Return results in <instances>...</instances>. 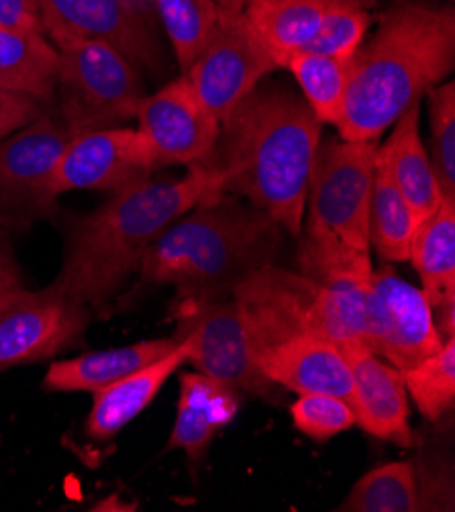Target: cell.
<instances>
[{
    "label": "cell",
    "instance_id": "21",
    "mask_svg": "<svg viewBox=\"0 0 455 512\" xmlns=\"http://www.w3.org/2000/svg\"><path fill=\"white\" fill-rule=\"evenodd\" d=\"M237 390L202 374L180 378V398L168 449H182L194 464L205 457L211 439L237 415Z\"/></svg>",
    "mask_w": 455,
    "mask_h": 512
},
{
    "label": "cell",
    "instance_id": "11",
    "mask_svg": "<svg viewBox=\"0 0 455 512\" xmlns=\"http://www.w3.org/2000/svg\"><path fill=\"white\" fill-rule=\"evenodd\" d=\"M135 119L156 168L192 166L215 147L221 121L182 74L151 96H143Z\"/></svg>",
    "mask_w": 455,
    "mask_h": 512
},
{
    "label": "cell",
    "instance_id": "12",
    "mask_svg": "<svg viewBox=\"0 0 455 512\" xmlns=\"http://www.w3.org/2000/svg\"><path fill=\"white\" fill-rule=\"evenodd\" d=\"M156 170L137 129L113 127L76 135L49 178L47 198L54 202L70 190H125L149 180Z\"/></svg>",
    "mask_w": 455,
    "mask_h": 512
},
{
    "label": "cell",
    "instance_id": "9",
    "mask_svg": "<svg viewBox=\"0 0 455 512\" xmlns=\"http://www.w3.org/2000/svg\"><path fill=\"white\" fill-rule=\"evenodd\" d=\"M439 333L425 292L404 280L392 264L372 272L368 294V349L400 372L437 353Z\"/></svg>",
    "mask_w": 455,
    "mask_h": 512
},
{
    "label": "cell",
    "instance_id": "13",
    "mask_svg": "<svg viewBox=\"0 0 455 512\" xmlns=\"http://www.w3.org/2000/svg\"><path fill=\"white\" fill-rule=\"evenodd\" d=\"M45 35L54 45L103 41L137 68H158V39L129 0H39Z\"/></svg>",
    "mask_w": 455,
    "mask_h": 512
},
{
    "label": "cell",
    "instance_id": "35",
    "mask_svg": "<svg viewBox=\"0 0 455 512\" xmlns=\"http://www.w3.org/2000/svg\"><path fill=\"white\" fill-rule=\"evenodd\" d=\"M23 290L19 272L11 260V255L7 253V249L0 243V311L3 306Z\"/></svg>",
    "mask_w": 455,
    "mask_h": 512
},
{
    "label": "cell",
    "instance_id": "1",
    "mask_svg": "<svg viewBox=\"0 0 455 512\" xmlns=\"http://www.w3.org/2000/svg\"><path fill=\"white\" fill-rule=\"evenodd\" d=\"M319 143L321 123L305 98L286 88H256L221 121L213 151L200 162L223 176L227 192L245 196L298 237Z\"/></svg>",
    "mask_w": 455,
    "mask_h": 512
},
{
    "label": "cell",
    "instance_id": "26",
    "mask_svg": "<svg viewBox=\"0 0 455 512\" xmlns=\"http://www.w3.org/2000/svg\"><path fill=\"white\" fill-rule=\"evenodd\" d=\"M345 512H415L421 510L419 472L409 462L374 468L351 488L341 502Z\"/></svg>",
    "mask_w": 455,
    "mask_h": 512
},
{
    "label": "cell",
    "instance_id": "16",
    "mask_svg": "<svg viewBox=\"0 0 455 512\" xmlns=\"http://www.w3.org/2000/svg\"><path fill=\"white\" fill-rule=\"evenodd\" d=\"M74 135L49 111L0 139V200L52 204L47 184Z\"/></svg>",
    "mask_w": 455,
    "mask_h": 512
},
{
    "label": "cell",
    "instance_id": "37",
    "mask_svg": "<svg viewBox=\"0 0 455 512\" xmlns=\"http://www.w3.org/2000/svg\"><path fill=\"white\" fill-rule=\"evenodd\" d=\"M449 3H451V0H449Z\"/></svg>",
    "mask_w": 455,
    "mask_h": 512
},
{
    "label": "cell",
    "instance_id": "30",
    "mask_svg": "<svg viewBox=\"0 0 455 512\" xmlns=\"http://www.w3.org/2000/svg\"><path fill=\"white\" fill-rule=\"evenodd\" d=\"M431 166L443 198L455 200V84L445 82L429 92Z\"/></svg>",
    "mask_w": 455,
    "mask_h": 512
},
{
    "label": "cell",
    "instance_id": "33",
    "mask_svg": "<svg viewBox=\"0 0 455 512\" xmlns=\"http://www.w3.org/2000/svg\"><path fill=\"white\" fill-rule=\"evenodd\" d=\"M45 111V102L37 98L0 90V139L15 133Z\"/></svg>",
    "mask_w": 455,
    "mask_h": 512
},
{
    "label": "cell",
    "instance_id": "14",
    "mask_svg": "<svg viewBox=\"0 0 455 512\" xmlns=\"http://www.w3.org/2000/svg\"><path fill=\"white\" fill-rule=\"evenodd\" d=\"M86 327V306L52 286L21 290L0 311V366L45 360L66 349Z\"/></svg>",
    "mask_w": 455,
    "mask_h": 512
},
{
    "label": "cell",
    "instance_id": "29",
    "mask_svg": "<svg viewBox=\"0 0 455 512\" xmlns=\"http://www.w3.org/2000/svg\"><path fill=\"white\" fill-rule=\"evenodd\" d=\"M402 378L419 413L429 421L441 419L455 400V337L427 360L402 372Z\"/></svg>",
    "mask_w": 455,
    "mask_h": 512
},
{
    "label": "cell",
    "instance_id": "34",
    "mask_svg": "<svg viewBox=\"0 0 455 512\" xmlns=\"http://www.w3.org/2000/svg\"><path fill=\"white\" fill-rule=\"evenodd\" d=\"M0 29L45 33L39 0H0Z\"/></svg>",
    "mask_w": 455,
    "mask_h": 512
},
{
    "label": "cell",
    "instance_id": "6",
    "mask_svg": "<svg viewBox=\"0 0 455 512\" xmlns=\"http://www.w3.org/2000/svg\"><path fill=\"white\" fill-rule=\"evenodd\" d=\"M370 278L319 282L266 264L231 292L254 360L294 337H323L368 347Z\"/></svg>",
    "mask_w": 455,
    "mask_h": 512
},
{
    "label": "cell",
    "instance_id": "15",
    "mask_svg": "<svg viewBox=\"0 0 455 512\" xmlns=\"http://www.w3.org/2000/svg\"><path fill=\"white\" fill-rule=\"evenodd\" d=\"M341 349L351 370L349 404L356 425L382 441L411 447L409 394L402 372L360 343H345Z\"/></svg>",
    "mask_w": 455,
    "mask_h": 512
},
{
    "label": "cell",
    "instance_id": "3",
    "mask_svg": "<svg viewBox=\"0 0 455 512\" xmlns=\"http://www.w3.org/2000/svg\"><path fill=\"white\" fill-rule=\"evenodd\" d=\"M225 192L223 176L205 162L188 166L180 180H145L115 192L105 207L76 225L52 288L82 306L103 304L139 272L147 249L166 227Z\"/></svg>",
    "mask_w": 455,
    "mask_h": 512
},
{
    "label": "cell",
    "instance_id": "20",
    "mask_svg": "<svg viewBox=\"0 0 455 512\" xmlns=\"http://www.w3.org/2000/svg\"><path fill=\"white\" fill-rule=\"evenodd\" d=\"M190 345L182 339L170 353L160 357L158 362L149 364L115 384L94 392L92 411L86 421V433L94 439H109L123 431L135 417L154 402L162 386L188 364Z\"/></svg>",
    "mask_w": 455,
    "mask_h": 512
},
{
    "label": "cell",
    "instance_id": "17",
    "mask_svg": "<svg viewBox=\"0 0 455 512\" xmlns=\"http://www.w3.org/2000/svg\"><path fill=\"white\" fill-rule=\"evenodd\" d=\"M274 384L296 394H329L349 402L351 370L341 345L323 337H294L256 357Z\"/></svg>",
    "mask_w": 455,
    "mask_h": 512
},
{
    "label": "cell",
    "instance_id": "22",
    "mask_svg": "<svg viewBox=\"0 0 455 512\" xmlns=\"http://www.w3.org/2000/svg\"><path fill=\"white\" fill-rule=\"evenodd\" d=\"M182 339L176 335L166 339H149L133 345L92 351L68 362H56L49 366L43 386L54 392H98L117 380L158 362L170 353Z\"/></svg>",
    "mask_w": 455,
    "mask_h": 512
},
{
    "label": "cell",
    "instance_id": "5",
    "mask_svg": "<svg viewBox=\"0 0 455 512\" xmlns=\"http://www.w3.org/2000/svg\"><path fill=\"white\" fill-rule=\"evenodd\" d=\"M378 141L319 143L307 192V233L300 272L319 282L370 278L368 211Z\"/></svg>",
    "mask_w": 455,
    "mask_h": 512
},
{
    "label": "cell",
    "instance_id": "2",
    "mask_svg": "<svg viewBox=\"0 0 455 512\" xmlns=\"http://www.w3.org/2000/svg\"><path fill=\"white\" fill-rule=\"evenodd\" d=\"M455 66V11L423 0H396L378 31L349 60L343 113L345 141H378L396 119Z\"/></svg>",
    "mask_w": 455,
    "mask_h": 512
},
{
    "label": "cell",
    "instance_id": "24",
    "mask_svg": "<svg viewBox=\"0 0 455 512\" xmlns=\"http://www.w3.org/2000/svg\"><path fill=\"white\" fill-rule=\"evenodd\" d=\"M58 49L45 33L0 29V90L52 100L58 88Z\"/></svg>",
    "mask_w": 455,
    "mask_h": 512
},
{
    "label": "cell",
    "instance_id": "25",
    "mask_svg": "<svg viewBox=\"0 0 455 512\" xmlns=\"http://www.w3.org/2000/svg\"><path fill=\"white\" fill-rule=\"evenodd\" d=\"M415 229L417 219L407 200L402 198L386 174L376 168L368 211L370 249H374L386 264L409 262Z\"/></svg>",
    "mask_w": 455,
    "mask_h": 512
},
{
    "label": "cell",
    "instance_id": "4",
    "mask_svg": "<svg viewBox=\"0 0 455 512\" xmlns=\"http://www.w3.org/2000/svg\"><path fill=\"white\" fill-rule=\"evenodd\" d=\"M280 229L229 192L200 202L151 243L139 288L174 286L176 298H229L243 278L272 264Z\"/></svg>",
    "mask_w": 455,
    "mask_h": 512
},
{
    "label": "cell",
    "instance_id": "7",
    "mask_svg": "<svg viewBox=\"0 0 455 512\" xmlns=\"http://www.w3.org/2000/svg\"><path fill=\"white\" fill-rule=\"evenodd\" d=\"M56 49L60 115L74 137L135 119L145 96L137 66L103 41H70Z\"/></svg>",
    "mask_w": 455,
    "mask_h": 512
},
{
    "label": "cell",
    "instance_id": "36",
    "mask_svg": "<svg viewBox=\"0 0 455 512\" xmlns=\"http://www.w3.org/2000/svg\"><path fill=\"white\" fill-rule=\"evenodd\" d=\"M260 3V0H215L221 11H245L249 5Z\"/></svg>",
    "mask_w": 455,
    "mask_h": 512
},
{
    "label": "cell",
    "instance_id": "28",
    "mask_svg": "<svg viewBox=\"0 0 455 512\" xmlns=\"http://www.w3.org/2000/svg\"><path fill=\"white\" fill-rule=\"evenodd\" d=\"M156 7L176 60L186 72L209 45L219 23V7L215 0H156Z\"/></svg>",
    "mask_w": 455,
    "mask_h": 512
},
{
    "label": "cell",
    "instance_id": "31",
    "mask_svg": "<svg viewBox=\"0 0 455 512\" xmlns=\"http://www.w3.org/2000/svg\"><path fill=\"white\" fill-rule=\"evenodd\" d=\"M374 3L376 0H345L343 5L325 17L319 33L305 51L351 60V56L364 43V37L372 25L370 7Z\"/></svg>",
    "mask_w": 455,
    "mask_h": 512
},
{
    "label": "cell",
    "instance_id": "27",
    "mask_svg": "<svg viewBox=\"0 0 455 512\" xmlns=\"http://www.w3.org/2000/svg\"><path fill=\"white\" fill-rule=\"evenodd\" d=\"M286 70L294 76L302 90V98L317 121L337 125L343 113L349 60L331 58L313 51H300L288 60Z\"/></svg>",
    "mask_w": 455,
    "mask_h": 512
},
{
    "label": "cell",
    "instance_id": "8",
    "mask_svg": "<svg viewBox=\"0 0 455 512\" xmlns=\"http://www.w3.org/2000/svg\"><path fill=\"white\" fill-rule=\"evenodd\" d=\"M176 337L190 345L188 364L237 392L270 396L274 382L258 368L233 296L176 298Z\"/></svg>",
    "mask_w": 455,
    "mask_h": 512
},
{
    "label": "cell",
    "instance_id": "10",
    "mask_svg": "<svg viewBox=\"0 0 455 512\" xmlns=\"http://www.w3.org/2000/svg\"><path fill=\"white\" fill-rule=\"evenodd\" d=\"M276 68L245 11L219 9V23L209 45L184 76L209 111L223 121Z\"/></svg>",
    "mask_w": 455,
    "mask_h": 512
},
{
    "label": "cell",
    "instance_id": "32",
    "mask_svg": "<svg viewBox=\"0 0 455 512\" xmlns=\"http://www.w3.org/2000/svg\"><path fill=\"white\" fill-rule=\"evenodd\" d=\"M294 427L315 441H329L356 427V413L345 398L329 394H300L290 406Z\"/></svg>",
    "mask_w": 455,
    "mask_h": 512
},
{
    "label": "cell",
    "instance_id": "23",
    "mask_svg": "<svg viewBox=\"0 0 455 512\" xmlns=\"http://www.w3.org/2000/svg\"><path fill=\"white\" fill-rule=\"evenodd\" d=\"M343 3L345 0H260L249 5L245 15L276 66L286 68L288 60L315 39L325 17Z\"/></svg>",
    "mask_w": 455,
    "mask_h": 512
},
{
    "label": "cell",
    "instance_id": "18",
    "mask_svg": "<svg viewBox=\"0 0 455 512\" xmlns=\"http://www.w3.org/2000/svg\"><path fill=\"white\" fill-rule=\"evenodd\" d=\"M409 262L421 278L439 333L455 337V200L443 198L439 209L415 229Z\"/></svg>",
    "mask_w": 455,
    "mask_h": 512
},
{
    "label": "cell",
    "instance_id": "19",
    "mask_svg": "<svg viewBox=\"0 0 455 512\" xmlns=\"http://www.w3.org/2000/svg\"><path fill=\"white\" fill-rule=\"evenodd\" d=\"M419 117L421 100L396 119L390 137L384 145H378L376 151V168L386 174L402 198L407 200L417 219V227L439 209L443 200V192L421 139Z\"/></svg>",
    "mask_w": 455,
    "mask_h": 512
}]
</instances>
